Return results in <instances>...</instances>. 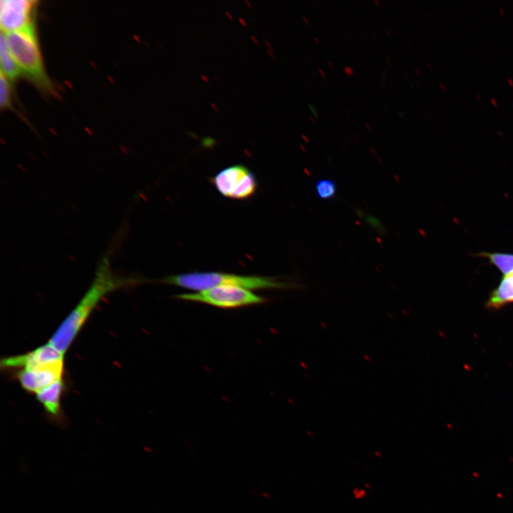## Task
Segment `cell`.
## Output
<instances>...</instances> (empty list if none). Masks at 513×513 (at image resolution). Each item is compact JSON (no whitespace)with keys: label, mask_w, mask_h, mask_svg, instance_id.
<instances>
[{"label":"cell","mask_w":513,"mask_h":513,"mask_svg":"<svg viewBox=\"0 0 513 513\" xmlns=\"http://www.w3.org/2000/svg\"><path fill=\"white\" fill-rule=\"evenodd\" d=\"M128 281L115 276L109 267L108 261L104 259L98 267L91 286L59 326L48 343L64 353L103 297L113 290L130 284Z\"/></svg>","instance_id":"obj_1"},{"label":"cell","mask_w":513,"mask_h":513,"mask_svg":"<svg viewBox=\"0 0 513 513\" xmlns=\"http://www.w3.org/2000/svg\"><path fill=\"white\" fill-rule=\"evenodd\" d=\"M162 282L190 290L202 291L218 286H236L247 289H294L300 286L276 278L244 276L220 272H192L168 276Z\"/></svg>","instance_id":"obj_2"},{"label":"cell","mask_w":513,"mask_h":513,"mask_svg":"<svg viewBox=\"0 0 513 513\" xmlns=\"http://www.w3.org/2000/svg\"><path fill=\"white\" fill-rule=\"evenodd\" d=\"M4 34L10 52L21 73L42 90L52 92V85L44 70L33 24Z\"/></svg>","instance_id":"obj_3"},{"label":"cell","mask_w":513,"mask_h":513,"mask_svg":"<svg viewBox=\"0 0 513 513\" xmlns=\"http://www.w3.org/2000/svg\"><path fill=\"white\" fill-rule=\"evenodd\" d=\"M176 299L209 304L221 309H236L261 304L266 299L249 289L236 286H218L195 293L177 294Z\"/></svg>","instance_id":"obj_4"},{"label":"cell","mask_w":513,"mask_h":513,"mask_svg":"<svg viewBox=\"0 0 513 513\" xmlns=\"http://www.w3.org/2000/svg\"><path fill=\"white\" fill-rule=\"evenodd\" d=\"M211 181L222 195L237 200L250 197L257 186L254 174L242 165H232L221 170Z\"/></svg>","instance_id":"obj_5"},{"label":"cell","mask_w":513,"mask_h":513,"mask_svg":"<svg viewBox=\"0 0 513 513\" xmlns=\"http://www.w3.org/2000/svg\"><path fill=\"white\" fill-rule=\"evenodd\" d=\"M36 1L1 0L0 2V26L6 33L24 28L32 24Z\"/></svg>","instance_id":"obj_6"},{"label":"cell","mask_w":513,"mask_h":513,"mask_svg":"<svg viewBox=\"0 0 513 513\" xmlns=\"http://www.w3.org/2000/svg\"><path fill=\"white\" fill-rule=\"evenodd\" d=\"M63 354L50 343L21 355L3 358L1 366L5 368H33L63 363Z\"/></svg>","instance_id":"obj_7"},{"label":"cell","mask_w":513,"mask_h":513,"mask_svg":"<svg viewBox=\"0 0 513 513\" xmlns=\"http://www.w3.org/2000/svg\"><path fill=\"white\" fill-rule=\"evenodd\" d=\"M63 363L33 368H24L18 373V380L26 390L37 393L63 378Z\"/></svg>","instance_id":"obj_8"},{"label":"cell","mask_w":513,"mask_h":513,"mask_svg":"<svg viewBox=\"0 0 513 513\" xmlns=\"http://www.w3.org/2000/svg\"><path fill=\"white\" fill-rule=\"evenodd\" d=\"M63 388V378L38 391L37 400L43 405L46 413L58 424L63 423L60 416V400Z\"/></svg>","instance_id":"obj_9"},{"label":"cell","mask_w":513,"mask_h":513,"mask_svg":"<svg viewBox=\"0 0 513 513\" xmlns=\"http://www.w3.org/2000/svg\"><path fill=\"white\" fill-rule=\"evenodd\" d=\"M1 72L11 81L16 80L21 73L10 52L5 34L1 32L0 38Z\"/></svg>","instance_id":"obj_10"},{"label":"cell","mask_w":513,"mask_h":513,"mask_svg":"<svg viewBox=\"0 0 513 513\" xmlns=\"http://www.w3.org/2000/svg\"><path fill=\"white\" fill-rule=\"evenodd\" d=\"M487 258L500 271L505 275L513 273V254L504 253H489L482 254Z\"/></svg>","instance_id":"obj_11"},{"label":"cell","mask_w":513,"mask_h":513,"mask_svg":"<svg viewBox=\"0 0 513 513\" xmlns=\"http://www.w3.org/2000/svg\"><path fill=\"white\" fill-rule=\"evenodd\" d=\"M315 191L319 200H330L336 197L337 186L331 179H319L316 182Z\"/></svg>","instance_id":"obj_12"},{"label":"cell","mask_w":513,"mask_h":513,"mask_svg":"<svg viewBox=\"0 0 513 513\" xmlns=\"http://www.w3.org/2000/svg\"><path fill=\"white\" fill-rule=\"evenodd\" d=\"M10 80L2 73H0V105L1 109L11 107V95Z\"/></svg>","instance_id":"obj_13"},{"label":"cell","mask_w":513,"mask_h":513,"mask_svg":"<svg viewBox=\"0 0 513 513\" xmlns=\"http://www.w3.org/2000/svg\"><path fill=\"white\" fill-rule=\"evenodd\" d=\"M364 219L371 227L375 229L377 232H379L380 233L383 232V227L377 218L371 215H366V217H364Z\"/></svg>","instance_id":"obj_14"},{"label":"cell","mask_w":513,"mask_h":513,"mask_svg":"<svg viewBox=\"0 0 513 513\" xmlns=\"http://www.w3.org/2000/svg\"><path fill=\"white\" fill-rule=\"evenodd\" d=\"M309 106L310 109L311 110V111L314 113V115L316 117H318V113H317V110H316L315 106L312 105L311 104H309Z\"/></svg>","instance_id":"obj_15"},{"label":"cell","mask_w":513,"mask_h":513,"mask_svg":"<svg viewBox=\"0 0 513 513\" xmlns=\"http://www.w3.org/2000/svg\"><path fill=\"white\" fill-rule=\"evenodd\" d=\"M508 275H510V277H511L512 281V282H513V273L509 274H508Z\"/></svg>","instance_id":"obj_16"}]
</instances>
